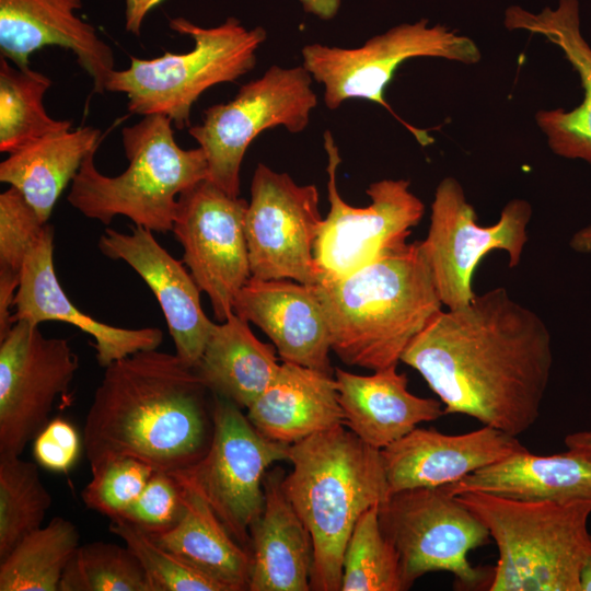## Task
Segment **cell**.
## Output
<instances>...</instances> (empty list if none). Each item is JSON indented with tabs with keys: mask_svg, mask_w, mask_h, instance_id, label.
<instances>
[{
	"mask_svg": "<svg viewBox=\"0 0 591 591\" xmlns=\"http://www.w3.org/2000/svg\"><path fill=\"white\" fill-rule=\"evenodd\" d=\"M401 361L420 373L445 415L518 437L540 416L554 356L541 316L497 287L441 310Z\"/></svg>",
	"mask_w": 591,
	"mask_h": 591,
	"instance_id": "obj_1",
	"label": "cell"
},
{
	"mask_svg": "<svg viewBox=\"0 0 591 591\" xmlns=\"http://www.w3.org/2000/svg\"><path fill=\"white\" fill-rule=\"evenodd\" d=\"M208 391L196 368L157 349L106 367L83 426L91 474L126 457L167 473L197 462L213 431Z\"/></svg>",
	"mask_w": 591,
	"mask_h": 591,
	"instance_id": "obj_2",
	"label": "cell"
},
{
	"mask_svg": "<svg viewBox=\"0 0 591 591\" xmlns=\"http://www.w3.org/2000/svg\"><path fill=\"white\" fill-rule=\"evenodd\" d=\"M332 351L348 366H397L443 304L420 241L391 248L357 270L314 286Z\"/></svg>",
	"mask_w": 591,
	"mask_h": 591,
	"instance_id": "obj_3",
	"label": "cell"
},
{
	"mask_svg": "<svg viewBox=\"0 0 591 591\" xmlns=\"http://www.w3.org/2000/svg\"><path fill=\"white\" fill-rule=\"evenodd\" d=\"M283 491L313 546L311 589L340 591L343 557L358 519L391 495L381 450L338 425L289 445Z\"/></svg>",
	"mask_w": 591,
	"mask_h": 591,
	"instance_id": "obj_4",
	"label": "cell"
},
{
	"mask_svg": "<svg viewBox=\"0 0 591 591\" xmlns=\"http://www.w3.org/2000/svg\"><path fill=\"white\" fill-rule=\"evenodd\" d=\"M121 137L126 171L118 176L100 173L92 150L72 179L68 201L106 225L124 216L152 232L172 231L179 194L209 177L204 150L178 147L172 120L162 114L146 115L123 128Z\"/></svg>",
	"mask_w": 591,
	"mask_h": 591,
	"instance_id": "obj_5",
	"label": "cell"
},
{
	"mask_svg": "<svg viewBox=\"0 0 591 591\" xmlns=\"http://www.w3.org/2000/svg\"><path fill=\"white\" fill-rule=\"evenodd\" d=\"M487 528L498 548L489 591H580L591 548L590 501L511 499L484 491L455 495Z\"/></svg>",
	"mask_w": 591,
	"mask_h": 591,
	"instance_id": "obj_6",
	"label": "cell"
},
{
	"mask_svg": "<svg viewBox=\"0 0 591 591\" xmlns=\"http://www.w3.org/2000/svg\"><path fill=\"white\" fill-rule=\"evenodd\" d=\"M169 25L190 36L194 48L185 54L165 51L153 59L131 57L127 69L111 72L106 91L126 94L130 113L162 114L182 129L190 127L192 106L207 89L233 82L255 67L256 51L267 34L260 26L246 28L233 16L216 27H201L184 18L171 19Z\"/></svg>",
	"mask_w": 591,
	"mask_h": 591,
	"instance_id": "obj_7",
	"label": "cell"
},
{
	"mask_svg": "<svg viewBox=\"0 0 591 591\" xmlns=\"http://www.w3.org/2000/svg\"><path fill=\"white\" fill-rule=\"evenodd\" d=\"M379 520L398 554L405 590L433 571L452 573L464 589L490 580L488 571L473 566L467 557L488 541L489 532L444 487L393 493L379 506Z\"/></svg>",
	"mask_w": 591,
	"mask_h": 591,
	"instance_id": "obj_8",
	"label": "cell"
},
{
	"mask_svg": "<svg viewBox=\"0 0 591 591\" xmlns=\"http://www.w3.org/2000/svg\"><path fill=\"white\" fill-rule=\"evenodd\" d=\"M213 431L206 453L171 473L196 490L230 534L247 551L250 530L265 503L264 478L275 462L288 460L289 445L258 432L235 403L215 395Z\"/></svg>",
	"mask_w": 591,
	"mask_h": 591,
	"instance_id": "obj_9",
	"label": "cell"
},
{
	"mask_svg": "<svg viewBox=\"0 0 591 591\" xmlns=\"http://www.w3.org/2000/svg\"><path fill=\"white\" fill-rule=\"evenodd\" d=\"M312 77L303 66H271L243 84L233 100L208 107L189 135L204 150L209 179L232 197L240 195V171L251 142L264 130L282 126L300 132L317 104Z\"/></svg>",
	"mask_w": 591,
	"mask_h": 591,
	"instance_id": "obj_10",
	"label": "cell"
},
{
	"mask_svg": "<svg viewBox=\"0 0 591 591\" xmlns=\"http://www.w3.org/2000/svg\"><path fill=\"white\" fill-rule=\"evenodd\" d=\"M532 212L528 200L514 198L495 224L484 227L477 223L475 209L456 178L445 177L438 184L420 246L445 309L463 306L475 298L474 273L488 253L506 252L510 268L520 264Z\"/></svg>",
	"mask_w": 591,
	"mask_h": 591,
	"instance_id": "obj_11",
	"label": "cell"
},
{
	"mask_svg": "<svg viewBox=\"0 0 591 591\" xmlns=\"http://www.w3.org/2000/svg\"><path fill=\"white\" fill-rule=\"evenodd\" d=\"M416 57H436L466 65L482 54L467 36L428 20L399 24L368 39L361 47L341 48L310 44L302 48L303 67L324 85V102L336 109L350 99H363L389 108L386 85L398 66Z\"/></svg>",
	"mask_w": 591,
	"mask_h": 591,
	"instance_id": "obj_12",
	"label": "cell"
},
{
	"mask_svg": "<svg viewBox=\"0 0 591 591\" xmlns=\"http://www.w3.org/2000/svg\"><path fill=\"white\" fill-rule=\"evenodd\" d=\"M327 154L329 211L314 244L318 281L346 276L386 251L407 242L422 219L425 205L409 189L407 179H381L370 184L367 207H352L337 189L340 155L329 130L324 132ZM317 285V283H316Z\"/></svg>",
	"mask_w": 591,
	"mask_h": 591,
	"instance_id": "obj_13",
	"label": "cell"
},
{
	"mask_svg": "<svg viewBox=\"0 0 591 591\" xmlns=\"http://www.w3.org/2000/svg\"><path fill=\"white\" fill-rule=\"evenodd\" d=\"M248 202L232 197L209 178L177 198L172 232L183 263L210 299L218 322L233 313L236 294L251 278L245 216Z\"/></svg>",
	"mask_w": 591,
	"mask_h": 591,
	"instance_id": "obj_14",
	"label": "cell"
},
{
	"mask_svg": "<svg viewBox=\"0 0 591 591\" xmlns=\"http://www.w3.org/2000/svg\"><path fill=\"white\" fill-rule=\"evenodd\" d=\"M322 221L315 185H298L287 173L258 163L245 216L251 277L315 286L313 251Z\"/></svg>",
	"mask_w": 591,
	"mask_h": 591,
	"instance_id": "obj_15",
	"label": "cell"
},
{
	"mask_svg": "<svg viewBox=\"0 0 591 591\" xmlns=\"http://www.w3.org/2000/svg\"><path fill=\"white\" fill-rule=\"evenodd\" d=\"M78 368L67 339L47 338L27 321L13 324L0 340V454H22L50 421Z\"/></svg>",
	"mask_w": 591,
	"mask_h": 591,
	"instance_id": "obj_16",
	"label": "cell"
},
{
	"mask_svg": "<svg viewBox=\"0 0 591 591\" xmlns=\"http://www.w3.org/2000/svg\"><path fill=\"white\" fill-rule=\"evenodd\" d=\"M152 233L139 225H134L130 233L106 228L99 247L107 257L127 263L148 285L164 314L175 355L196 368L215 323L201 309V290L190 273Z\"/></svg>",
	"mask_w": 591,
	"mask_h": 591,
	"instance_id": "obj_17",
	"label": "cell"
},
{
	"mask_svg": "<svg viewBox=\"0 0 591 591\" xmlns=\"http://www.w3.org/2000/svg\"><path fill=\"white\" fill-rule=\"evenodd\" d=\"M526 450L517 437L484 426L463 434L415 428L381 450L390 493L451 485Z\"/></svg>",
	"mask_w": 591,
	"mask_h": 591,
	"instance_id": "obj_18",
	"label": "cell"
},
{
	"mask_svg": "<svg viewBox=\"0 0 591 591\" xmlns=\"http://www.w3.org/2000/svg\"><path fill=\"white\" fill-rule=\"evenodd\" d=\"M233 312L259 327L282 361L334 375L329 329L314 286L251 277L236 294Z\"/></svg>",
	"mask_w": 591,
	"mask_h": 591,
	"instance_id": "obj_19",
	"label": "cell"
},
{
	"mask_svg": "<svg viewBox=\"0 0 591 591\" xmlns=\"http://www.w3.org/2000/svg\"><path fill=\"white\" fill-rule=\"evenodd\" d=\"M81 0H0V51L19 68L45 46L70 49L90 76L95 93H104L114 70L112 48L76 13Z\"/></svg>",
	"mask_w": 591,
	"mask_h": 591,
	"instance_id": "obj_20",
	"label": "cell"
},
{
	"mask_svg": "<svg viewBox=\"0 0 591 591\" xmlns=\"http://www.w3.org/2000/svg\"><path fill=\"white\" fill-rule=\"evenodd\" d=\"M54 228L47 223L27 253L14 299L16 321L39 325L47 321L71 324L95 339L96 360L102 368L143 350L158 349L163 332L158 327L121 328L81 312L68 298L54 268Z\"/></svg>",
	"mask_w": 591,
	"mask_h": 591,
	"instance_id": "obj_21",
	"label": "cell"
},
{
	"mask_svg": "<svg viewBox=\"0 0 591 591\" xmlns=\"http://www.w3.org/2000/svg\"><path fill=\"white\" fill-rule=\"evenodd\" d=\"M508 30H521L546 37L557 45L579 73L584 97L571 111L542 109L535 115L554 153L591 164V47L580 31L578 0H559L555 9L537 13L512 5L505 13Z\"/></svg>",
	"mask_w": 591,
	"mask_h": 591,
	"instance_id": "obj_22",
	"label": "cell"
},
{
	"mask_svg": "<svg viewBox=\"0 0 591 591\" xmlns=\"http://www.w3.org/2000/svg\"><path fill=\"white\" fill-rule=\"evenodd\" d=\"M339 404L345 422L367 444L382 450L421 422L445 415L434 398L419 397L407 389V376L396 366L359 375L335 368Z\"/></svg>",
	"mask_w": 591,
	"mask_h": 591,
	"instance_id": "obj_23",
	"label": "cell"
},
{
	"mask_svg": "<svg viewBox=\"0 0 591 591\" xmlns=\"http://www.w3.org/2000/svg\"><path fill=\"white\" fill-rule=\"evenodd\" d=\"M283 477L277 467L264 478V509L250 530V591L311 590L312 540L283 491Z\"/></svg>",
	"mask_w": 591,
	"mask_h": 591,
	"instance_id": "obj_24",
	"label": "cell"
},
{
	"mask_svg": "<svg viewBox=\"0 0 591 591\" xmlns=\"http://www.w3.org/2000/svg\"><path fill=\"white\" fill-rule=\"evenodd\" d=\"M246 409L258 432L287 444L345 422L335 376L287 361Z\"/></svg>",
	"mask_w": 591,
	"mask_h": 591,
	"instance_id": "obj_25",
	"label": "cell"
},
{
	"mask_svg": "<svg viewBox=\"0 0 591 591\" xmlns=\"http://www.w3.org/2000/svg\"><path fill=\"white\" fill-rule=\"evenodd\" d=\"M443 487L453 496L484 491L528 501L591 502V461L570 450L537 455L526 449Z\"/></svg>",
	"mask_w": 591,
	"mask_h": 591,
	"instance_id": "obj_26",
	"label": "cell"
},
{
	"mask_svg": "<svg viewBox=\"0 0 591 591\" xmlns=\"http://www.w3.org/2000/svg\"><path fill=\"white\" fill-rule=\"evenodd\" d=\"M277 349L260 341L234 312L215 323L196 370L213 395L247 408L277 373Z\"/></svg>",
	"mask_w": 591,
	"mask_h": 591,
	"instance_id": "obj_27",
	"label": "cell"
},
{
	"mask_svg": "<svg viewBox=\"0 0 591 591\" xmlns=\"http://www.w3.org/2000/svg\"><path fill=\"white\" fill-rule=\"evenodd\" d=\"M101 131L86 126L46 135L9 153L0 181L18 188L45 222L84 158L97 149Z\"/></svg>",
	"mask_w": 591,
	"mask_h": 591,
	"instance_id": "obj_28",
	"label": "cell"
},
{
	"mask_svg": "<svg viewBox=\"0 0 591 591\" xmlns=\"http://www.w3.org/2000/svg\"><path fill=\"white\" fill-rule=\"evenodd\" d=\"M179 484L185 502L182 518L169 531L151 536L224 591L248 590L250 551L230 534L196 490Z\"/></svg>",
	"mask_w": 591,
	"mask_h": 591,
	"instance_id": "obj_29",
	"label": "cell"
},
{
	"mask_svg": "<svg viewBox=\"0 0 591 591\" xmlns=\"http://www.w3.org/2000/svg\"><path fill=\"white\" fill-rule=\"evenodd\" d=\"M79 540V531L72 522L53 518L0 559V591H59Z\"/></svg>",
	"mask_w": 591,
	"mask_h": 591,
	"instance_id": "obj_30",
	"label": "cell"
},
{
	"mask_svg": "<svg viewBox=\"0 0 591 591\" xmlns=\"http://www.w3.org/2000/svg\"><path fill=\"white\" fill-rule=\"evenodd\" d=\"M51 85L45 74L11 66L0 57V151L11 153L46 135L71 129L70 120L50 117L43 97Z\"/></svg>",
	"mask_w": 591,
	"mask_h": 591,
	"instance_id": "obj_31",
	"label": "cell"
},
{
	"mask_svg": "<svg viewBox=\"0 0 591 591\" xmlns=\"http://www.w3.org/2000/svg\"><path fill=\"white\" fill-rule=\"evenodd\" d=\"M50 505L38 464L21 455L0 454V559L43 526Z\"/></svg>",
	"mask_w": 591,
	"mask_h": 591,
	"instance_id": "obj_32",
	"label": "cell"
},
{
	"mask_svg": "<svg viewBox=\"0 0 591 591\" xmlns=\"http://www.w3.org/2000/svg\"><path fill=\"white\" fill-rule=\"evenodd\" d=\"M399 557L384 535L379 506L357 521L346 545L340 591H404Z\"/></svg>",
	"mask_w": 591,
	"mask_h": 591,
	"instance_id": "obj_33",
	"label": "cell"
},
{
	"mask_svg": "<svg viewBox=\"0 0 591 591\" xmlns=\"http://www.w3.org/2000/svg\"><path fill=\"white\" fill-rule=\"evenodd\" d=\"M59 591H151L146 572L125 545H79L68 563Z\"/></svg>",
	"mask_w": 591,
	"mask_h": 591,
	"instance_id": "obj_34",
	"label": "cell"
},
{
	"mask_svg": "<svg viewBox=\"0 0 591 591\" xmlns=\"http://www.w3.org/2000/svg\"><path fill=\"white\" fill-rule=\"evenodd\" d=\"M109 531L120 537L140 561L151 591H224L217 581L161 546L149 533L130 522L112 520Z\"/></svg>",
	"mask_w": 591,
	"mask_h": 591,
	"instance_id": "obj_35",
	"label": "cell"
},
{
	"mask_svg": "<svg viewBox=\"0 0 591 591\" xmlns=\"http://www.w3.org/2000/svg\"><path fill=\"white\" fill-rule=\"evenodd\" d=\"M150 465L131 457L109 463L92 474L81 493L86 508L108 519H120L139 498L154 473Z\"/></svg>",
	"mask_w": 591,
	"mask_h": 591,
	"instance_id": "obj_36",
	"label": "cell"
},
{
	"mask_svg": "<svg viewBox=\"0 0 591 591\" xmlns=\"http://www.w3.org/2000/svg\"><path fill=\"white\" fill-rule=\"evenodd\" d=\"M47 223L18 188L10 186L3 192L0 195V269L20 274L27 253Z\"/></svg>",
	"mask_w": 591,
	"mask_h": 591,
	"instance_id": "obj_37",
	"label": "cell"
},
{
	"mask_svg": "<svg viewBox=\"0 0 591 591\" xmlns=\"http://www.w3.org/2000/svg\"><path fill=\"white\" fill-rule=\"evenodd\" d=\"M184 508V488L179 482L171 473L155 471L139 498L120 519L150 535H158L179 521Z\"/></svg>",
	"mask_w": 591,
	"mask_h": 591,
	"instance_id": "obj_38",
	"label": "cell"
},
{
	"mask_svg": "<svg viewBox=\"0 0 591 591\" xmlns=\"http://www.w3.org/2000/svg\"><path fill=\"white\" fill-rule=\"evenodd\" d=\"M32 443L36 463L54 473H68L76 464L83 444L71 422L60 417L51 419Z\"/></svg>",
	"mask_w": 591,
	"mask_h": 591,
	"instance_id": "obj_39",
	"label": "cell"
},
{
	"mask_svg": "<svg viewBox=\"0 0 591 591\" xmlns=\"http://www.w3.org/2000/svg\"><path fill=\"white\" fill-rule=\"evenodd\" d=\"M20 283V274L0 269V340L5 337L14 324L11 309Z\"/></svg>",
	"mask_w": 591,
	"mask_h": 591,
	"instance_id": "obj_40",
	"label": "cell"
},
{
	"mask_svg": "<svg viewBox=\"0 0 591 591\" xmlns=\"http://www.w3.org/2000/svg\"><path fill=\"white\" fill-rule=\"evenodd\" d=\"M306 13L328 21L336 16L339 11L341 0H299Z\"/></svg>",
	"mask_w": 591,
	"mask_h": 591,
	"instance_id": "obj_41",
	"label": "cell"
},
{
	"mask_svg": "<svg viewBox=\"0 0 591 591\" xmlns=\"http://www.w3.org/2000/svg\"><path fill=\"white\" fill-rule=\"evenodd\" d=\"M568 450L591 461V430L570 433L565 438Z\"/></svg>",
	"mask_w": 591,
	"mask_h": 591,
	"instance_id": "obj_42",
	"label": "cell"
},
{
	"mask_svg": "<svg viewBox=\"0 0 591 591\" xmlns=\"http://www.w3.org/2000/svg\"><path fill=\"white\" fill-rule=\"evenodd\" d=\"M570 247L578 252L590 254L591 253V225H587L577 231L569 241Z\"/></svg>",
	"mask_w": 591,
	"mask_h": 591,
	"instance_id": "obj_43",
	"label": "cell"
},
{
	"mask_svg": "<svg viewBox=\"0 0 591 591\" xmlns=\"http://www.w3.org/2000/svg\"><path fill=\"white\" fill-rule=\"evenodd\" d=\"M579 590L591 591V548L581 567L580 578H579Z\"/></svg>",
	"mask_w": 591,
	"mask_h": 591,
	"instance_id": "obj_44",
	"label": "cell"
}]
</instances>
